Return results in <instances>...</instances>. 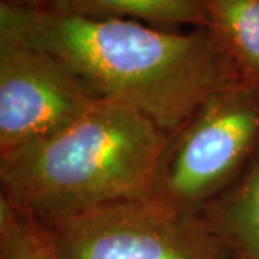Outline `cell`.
Returning a JSON list of instances; mask_svg holds the SVG:
<instances>
[{
  "mask_svg": "<svg viewBox=\"0 0 259 259\" xmlns=\"http://www.w3.org/2000/svg\"><path fill=\"white\" fill-rule=\"evenodd\" d=\"M0 26L62 62L94 98L131 105L170 136L214 94L243 85L209 29L179 33L3 2Z\"/></svg>",
  "mask_w": 259,
  "mask_h": 259,
  "instance_id": "1",
  "label": "cell"
},
{
  "mask_svg": "<svg viewBox=\"0 0 259 259\" xmlns=\"http://www.w3.org/2000/svg\"><path fill=\"white\" fill-rule=\"evenodd\" d=\"M170 140L137 108L94 98L64 128L0 156V197L48 229L151 197Z\"/></svg>",
  "mask_w": 259,
  "mask_h": 259,
  "instance_id": "2",
  "label": "cell"
},
{
  "mask_svg": "<svg viewBox=\"0 0 259 259\" xmlns=\"http://www.w3.org/2000/svg\"><path fill=\"white\" fill-rule=\"evenodd\" d=\"M49 231L64 259H242L204 213L156 196L102 207Z\"/></svg>",
  "mask_w": 259,
  "mask_h": 259,
  "instance_id": "3",
  "label": "cell"
},
{
  "mask_svg": "<svg viewBox=\"0 0 259 259\" xmlns=\"http://www.w3.org/2000/svg\"><path fill=\"white\" fill-rule=\"evenodd\" d=\"M258 139L259 94L245 85L214 94L171 136L153 196L202 212L233 179Z\"/></svg>",
  "mask_w": 259,
  "mask_h": 259,
  "instance_id": "4",
  "label": "cell"
},
{
  "mask_svg": "<svg viewBox=\"0 0 259 259\" xmlns=\"http://www.w3.org/2000/svg\"><path fill=\"white\" fill-rule=\"evenodd\" d=\"M93 100L62 62L0 26V156L64 128Z\"/></svg>",
  "mask_w": 259,
  "mask_h": 259,
  "instance_id": "5",
  "label": "cell"
},
{
  "mask_svg": "<svg viewBox=\"0 0 259 259\" xmlns=\"http://www.w3.org/2000/svg\"><path fill=\"white\" fill-rule=\"evenodd\" d=\"M210 26L242 83L259 94V0H206Z\"/></svg>",
  "mask_w": 259,
  "mask_h": 259,
  "instance_id": "6",
  "label": "cell"
},
{
  "mask_svg": "<svg viewBox=\"0 0 259 259\" xmlns=\"http://www.w3.org/2000/svg\"><path fill=\"white\" fill-rule=\"evenodd\" d=\"M55 9L83 18L144 22L173 32L180 26H210L206 0H61Z\"/></svg>",
  "mask_w": 259,
  "mask_h": 259,
  "instance_id": "7",
  "label": "cell"
},
{
  "mask_svg": "<svg viewBox=\"0 0 259 259\" xmlns=\"http://www.w3.org/2000/svg\"><path fill=\"white\" fill-rule=\"evenodd\" d=\"M204 214L242 259H259V158L228 197Z\"/></svg>",
  "mask_w": 259,
  "mask_h": 259,
  "instance_id": "8",
  "label": "cell"
},
{
  "mask_svg": "<svg viewBox=\"0 0 259 259\" xmlns=\"http://www.w3.org/2000/svg\"><path fill=\"white\" fill-rule=\"evenodd\" d=\"M0 259L64 258L47 226L0 197Z\"/></svg>",
  "mask_w": 259,
  "mask_h": 259,
  "instance_id": "9",
  "label": "cell"
},
{
  "mask_svg": "<svg viewBox=\"0 0 259 259\" xmlns=\"http://www.w3.org/2000/svg\"><path fill=\"white\" fill-rule=\"evenodd\" d=\"M3 3H8L16 8L29 10H51L55 9L61 3V0H2Z\"/></svg>",
  "mask_w": 259,
  "mask_h": 259,
  "instance_id": "10",
  "label": "cell"
}]
</instances>
